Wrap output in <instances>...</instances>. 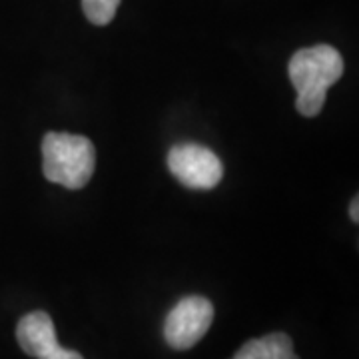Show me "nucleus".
Instances as JSON below:
<instances>
[{
  "label": "nucleus",
  "mask_w": 359,
  "mask_h": 359,
  "mask_svg": "<svg viewBox=\"0 0 359 359\" xmlns=\"http://www.w3.org/2000/svg\"><path fill=\"white\" fill-rule=\"evenodd\" d=\"M358 204H359V198H353V202L349 205V216L353 222H358L359 219V214H358Z\"/></svg>",
  "instance_id": "9"
},
{
  "label": "nucleus",
  "mask_w": 359,
  "mask_h": 359,
  "mask_svg": "<svg viewBox=\"0 0 359 359\" xmlns=\"http://www.w3.org/2000/svg\"><path fill=\"white\" fill-rule=\"evenodd\" d=\"M120 0H82L84 14L92 25L106 26L114 20Z\"/></svg>",
  "instance_id": "7"
},
{
  "label": "nucleus",
  "mask_w": 359,
  "mask_h": 359,
  "mask_svg": "<svg viewBox=\"0 0 359 359\" xmlns=\"http://www.w3.org/2000/svg\"><path fill=\"white\" fill-rule=\"evenodd\" d=\"M96 168V150L84 136L48 132L42 140V172L68 190L84 188Z\"/></svg>",
  "instance_id": "2"
},
{
  "label": "nucleus",
  "mask_w": 359,
  "mask_h": 359,
  "mask_svg": "<svg viewBox=\"0 0 359 359\" xmlns=\"http://www.w3.org/2000/svg\"><path fill=\"white\" fill-rule=\"evenodd\" d=\"M231 359H299L294 351V341L287 334H268L250 339L236 351Z\"/></svg>",
  "instance_id": "6"
},
{
  "label": "nucleus",
  "mask_w": 359,
  "mask_h": 359,
  "mask_svg": "<svg viewBox=\"0 0 359 359\" xmlns=\"http://www.w3.org/2000/svg\"><path fill=\"white\" fill-rule=\"evenodd\" d=\"M16 341L22 347L26 355L30 358H42L54 347H58L54 321L46 311H32L26 313L16 325Z\"/></svg>",
  "instance_id": "5"
},
{
  "label": "nucleus",
  "mask_w": 359,
  "mask_h": 359,
  "mask_svg": "<svg viewBox=\"0 0 359 359\" xmlns=\"http://www.w3.org/2000/svg\"><path fill=\"white\" fill-rule=\"evenodd\" d=\"M39 359H84L78 351H72V349H65L62 346L54 347L52 351H48L46 355H42Z\"/></svg>",
  "instance_id": "8"
},
{
  "label": "nucleus",
  "mask_w": 359,
  "mask_h": 359,
  "mask_svg": "<svg viewBox=\"0 0 359 359\" xmlns=\"http://www.w3.org/2000/svg\"><path fill=\"white\" fill-rule=\"evenodd\" d=\"M214 321V306L202 295H188L180 299L164 321V337L172 349H190L210 330Z\"/></svg>",
  "instance_id": "3"
},
{
  "label": "nucleus",
  "mask_w": 359,
  "mask_h": 359,
  "mask_svg": "<svg viewBox=\"0 0 359 359\" xmlns=\"http://www.w3.org/2000/svg\"><path fill=\"white\" fill-rule=\"evenodd\" d=\"M287 72L297 92V112L306 118H313L323 110L327 90L344 74V58L334 46L318 44L295 52Z\"/></svg>",
  "instance_id": "1"
},
{
  "label": "nucleus",
  "mask_w": 359,
  "mask_h": 359,
  "mask_svg": "<svg viewBox=\"0 0 359 359\" xmlns=\"http://www.w3.org/2000/svg\"><path fill=\"white\" fill-rule=\"evenodd\" d=\"M168 168L186 188L210 190L224 176V166L212 150L198 144H178L168 154Z\"/></svg>",
  "instance_id": "4"
}]
</instances>
